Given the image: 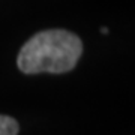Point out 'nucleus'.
Wrapping results in <instances>:
<instances>
[{
    "label": "nucleus",
    "mask_w": 135,
    "mask_h": 135,
    "mask_svg": "<svg viewBox=\"0 0 135 135\" xmlns=\"http://www.w3.org/2000/svg\"><path fill=\"white\" fill-rule=\"evenodd\" d=\"M101 32H102V33H108V29H105V27H104V29H101Z\"/></svg>",
    "instance_id": "7ed1b4c3"
},
{
    "label": "nucleus",
    "mask_w": 135,
    "mask_h": 135,
    "mask_svg": "<svg viewBox=\"0 0 135 135\" xmlns=\"http://www.w3.org/2000/svg\"><path fill=\"white\" fill-rule=\"evenodd\" d=\"M83 53L81 39L66 30H45L24 44L18 54V68L24 74H62L77 65Z\"/></svg>",
    "instance_id": "f257e3e1"
},
{
    "label": "nucleus",
    "mask_w": 135,
    "mask_h": 135,
    "mask_svg": "<svg viewBox=\"0 0 135 135\" xmlns=\"http://www.w3.org/2000/svg\"><path fill=\"white\" fill-rule=\"evenodd\" d=\"M18 123L15 119L9 116H0V135H17Z\"/></svg>",
    "instance_id": "f03ea898"
}]
</instances>
